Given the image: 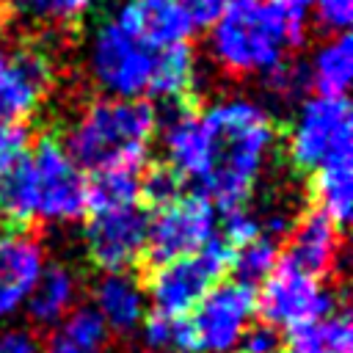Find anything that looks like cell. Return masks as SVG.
<instances>
[{"label":"cell","instance_id":"d6a6232c","mask_svg":"<svg viewBox=\"0 0 353 353\" xmlns=\"http://www.w3.org/2000/svg\"><path fill=\"white\" fill-rule=\"evenodd\" d=\"M182 3H185V11H188L190 22H193V30L196 28L210 30L221 19V14L226 11L229 0H182Z\"/></svg>","mask_w":353,"mask_h":353},{"label":"cell","instance_id":"3957f363","mask_svg":"<svg viewBox=\"0 0 353 353\" xmlns=\"http://www.w3.org/2000/svg\"><path fill=\"white\" fill-rule=\"evenodd\" d=\"M306 39V8L281 0H229L210 28V55L232 77H265Z\"/></svg>","mask_w":353,"mask_h":353},{"label":"cell","instance_id":"ba28073f","mask_svg":"<svg viewBox=\"0 0 353 353\" xmlns=\"http://www.w3.org/2000/svg\"><path fill=\"white\" fill-rule=\"evenodd\" d=\"M336 292L320 279L290 262H279L256 292V312L276 328H301L336 312Z\"/></svg>","mask_w":353,"mask_h":353},{"label":"cell","instance_id":"5b68a950","mask_svg":"<svg viewBox=\"0 0 353 353\" xmlns=\"http://www.w3.org/2000/svg\"><path fill=\"white\" fill-rule=\"evenodd\" d=\"M154 55L132 30L116 19L102 22L88 41V77L105 94L116 99H141L149 94Z\"/></svg>","mask_w":353,"mask_h":353},{"label":"cell","instance_id":"603a6c76","mask_svg":"<svg viewBox=\"0 0 353 353\" xmlns=\"http://www.w3.org/2000/svg\"><path fill=\"white\" fill-rule=\"evenodd\" d=\"M141 199V168H102L88 179V210H119L132 207Z\"/></svg>","mask_w":353,"mask_h":353},{"label":"cell","instance_id":"9a60e30c","mask_svg":"<svg viewBox=\"0 0 353 353\" xmlns=\"http://www.w3.org/2000/svg\"><path fill=\"white\" fill-rule=\"evenodd\" d=\"M113 19L152 50L185 44L193 33V22L182 0H127Z\"/></svg>","mask_w":353,"mask_h":353},{"label":"cell","instance_id":"1f68e13d","mask_svg":"<svg viewBox=\"0 0 353 353\" xmlns=\"http://www.w3.org/2000/svg\"><path fill=\"white\" fill-rule=\"evenodd\" d=\"M171 328H174V317H165V314H146L143 323H141V336H143V345L146 350H163V353H171Z\"/></svg>","mask_w":353,"mask_h":353},{"label":"cell","instance_id":"d590c367","mask_svg":"<svg viewBox=\"0 0 353 353\" xmlns=\"http://www.w3.org/2000/svg\"><path fill=\"white\" fill-rule=\"evenodd\" d=\"M0 39H3V8H0Z\"/></svg>","mask_w":353,"mask_h":353},{"label":"cell","instance_id":"ffe728a7","mask_svg":"<svg viewBox=\"0 0 353 353\" xmlns=\"http://www.w3.org/2000/svg\"><path fill=\"white\" fill-rule=\"evenodd\" d=\"M309 83L323 97H345L353 80V41L347 33L325 39L306 63Z\"/></svg>","mask_w":353,"mask_h":353},{"label":"cell","instance_id":"4fadbf2b","mask_svg":"<svg viewBox=\"0 0 353 353\" xmlns=\"http://www.w3.org/2000/svg\"><path fill=\"white\" fill-rule=\"evenodd\" d=\"M47 265L41 243L25 229H0V317L25 306Z\"/></svg>","mask_w":353,"mask_h":353},{"label":"cell","instance_id":"7a4b0ae2","mask_svg":"<svg viewBox=\"0 0 353 353\" xmlns=\"http://www.w3.org/2000/svg\"><path fill=\"white\" fill-rule=\"evenodd\" d=\"M88 212V179L66 146L41 135L0 176V221L6 229L30 223H74Z\"/></svg>","mask_w":353,"mask_h":353},{"label":"cell","instance_id":"d4e9b609","mask_svg":"<svg viewBox=\"0 0 353 353\" xmlns=\"http://www.w3.org/2000/svg\"><path fill=\"white\" fill-rule=\"evenodd\" d=\"M99 0H11L14 11L25 19L47 28H66L74 25L88 14V8Z\"/></svg>","mask_w":353,"mask_h":353},{"label":"cell","instance_id":"e575fe53","mask_svg":"<svg viewBox=\"0 0 353 353\" xmlns=\"http://www.w3.org/2000/svg\"><path fill=\"white\" fill-rule=\"evenodd\" d=\"M281 3H287V6H298V8H306V6H309V0H281Z\"/></svg>","mask_w":353,"mask_h":353},{"label":"cell","instance_id":"6da1fadb","mask_svg":"<svg viewBox=\"0 0 353 353\" xmlns=\"http://www.w3.org/2000/svg\"><path fill=\"white\" fill-rule=\"evenodd\" d=\"M199 121L204 163L196 182L201 193L221 212L245 207L276 146L273 116L248 97H223L199 110Z\"/></svg>","mask_w":353,"mask_h":353},{"label":"cell","instance_id":"cb8c5ba5","mask_svg":"<svg viewBox=\"0 0 353 353\" xmlns=\"http://www.w3.org/2000/svg\"><path fill=\"white\" fill-rule=\"evenodd\" d=\"M279 265V243L268 234L254 237L251 243H243L237 248H232V259H229V270L234 273V281L240 284H262Z\"/></svg>","mask_w":353,"mask_h":353},{"label":"cell","instance_id":"9c48e42d","mask_svg":"<svg viewBox=\"0 0 353 353\" xmlns=\"http://www.w3.org/2000/svg\"><path fill=\"white\" fill-rule=\"evenodd\" d=\"M218 232V210L204 193H182L154 210L146 232V256L154 265L196 254Z\"/></svg>","mask_w":353,"mask_h":353},{"label":"cell","instance_id":"30bf717a","mask_svg":"<svg viewBox=\"0 0 353 353\" xmlns=\"http://www.w3.org/2000/svg\"><path fill=\"white\" fill-rule=\"evenodd\" d=\"M256 314V292L240 281H218L188 314L196 353H234Z\"/></svg>","mask_w":353,"mask_h":353},{"label":"cell","instance_id":"8d00e7d4","mask_svg":"<svg viewBox=\"0 0 353 353\" xmlns=\"http://www.w3.org/2000/svg\"><path fill=\"white\" fill-rule=\"evenodd\" d=\"M143 353H163V350H143Z\"/></svg>","mask_w":353,"mask_h":353},{"label":"cell","instance_id":"7c38bea8","mask_svg":"<svg viewBox=\"0 0 353 353\" xmlns=\"http://www.w3.org/2000/svg\"><path fill=\"white\" fill-rule=\"evenodd\" d=\"M52 61L41 47L0 50V124L28 119L52 85Z\"/></svg>","mask_w":353,"mask_h":353},{"label":"cell","instance_id":"e0dca14e","mask_svg":"<svg viewBox=\"0 0 353 353\" xmlns=\"http://www.w3.org/2000/svg\"><path fill=\"white\" fill-rule=\"evenodd\" d=\"M77 298H80L77 273L63 262H52V265H44L39 281L33 284L25 301V309L30 323L41 328H55L77 306Z\"/></svg>","mask_w":353,"mask_h":353},{"label":"cell","instance_id":"ac0fdd59","mask_svg":"<svg viewBox=\"0 0 353 353\" xmlns=\"http://www.w3.org/2000/svg\"><path fill=\"white\" fill-rule=\"evenodd\" d=\"M312 179V199L314 210L331 218L336 226L347 223L353 210V149H342L323 160Z\"/></svg>","mask_w":353,"mask_h":353},{"label":"cell","instance_id":"484cf974","mask_svg":"<svg viewBox=\"0 0 353 353\" xmlns=\"http://www.w3.org/2000/svg\"><path fill=\"white\" fill-rule=\"evenodd\" d=\"M262 85H265V94L270 102L276 105H295V102H303L306 91H309V72L303 63H295V61H284L281 66H276L270 74L262 77Z\"/></svg>","mask_w":353,"mask_h":353},{"label":"cell","instance_id":"2e32d148","mask_svg":"<svg viewBox=\"0 0 353 353\" xmlns=\"http://www.w3.org/2000/svg\"><path fill=\"white\" fill-rule=\"evenodd\" d=\"M94 312L102 317L110 334L130 336L141 328L143 317L149 314L146 306V290L143 284L127 270V273H102L94 281L91 290Z\"/></svg>","mask_w":353,"mask_h":353},{"label":"cell","instance_id":"f546056e","mask_svg":"<svg viewBox=\"0 0 353 353\" xmlns=\"http://www.w3.org/2000/svg\"><path fill=\"white\" fill-rule=\"evenodd\" d=\"M234 353H281V334L276 325H270L265 320L251 323L243 331Z\"/></svg>","mask_w":353,"mask_h":353},{"label":"cell","instance_id":"83f0119b","mask_svg":"<svg viewBox=\"0 0 353 353\" xmlns=\"http://www.w3.org/2000/svg\"><path fill=\"white\" fill-rule=\"evenodd\" d=\"M223 240L237 248L243 243H251L254 237L262 234V223H259V215H254L248 207H237V210H229L223 212Z\"/></svg>","mask_w":353,"mask_h":353},{"label":"cell","instance_id":"5bb4252c","mask_svg":"<svg viewBox=\"0 0 353 353\" xmlns=\"http://www.w3.org/2000/svg\"><path fill=\"white\" fill-rule=\"evenodd\" d=\"M339 254L342 234L331 218H325L317 210H309L292 221L284 243V262L323 279L336 268Z\"/></svg>","mask_w":353,"mask_h":353},{"label":"cell","instance_id":"4316f807","mask_svg":"<svg viewBox=\"0 0 353 353\" xmlns=\"http://www.w3.org/2000/svg\"><path fill=\"white\" fill-rule=\"evenodd\" d=\"M182 182H185V179H182L171 165H165V163L152 165V168H146L143 176H141V199H143L149 207L160 210V207L171 204L174 199H179V196L185 193V185H182Z\"/></svg>","mask_w":353,"mask_h":353},{"label":"cell","instance_id":"277c9868","mask_svg":"<svg viewBox=\"0 0 353 353\" xmlns=\"http://www.w3.org/2000/svg\"><path fill=\"white\" fill-rule=\"evenodd\" d=\"M157 132V110L141 99L99 97L88 102L66 130V152L80 168H143Z\"/></svg>","mask_w":353,"mask_h":353},{"label":"cell","instance_id":"836d02e7","mask_svg":"<svg viewBox=\"0 0 353 353\" xmlns=\"http://www.w3.org/2000/svg\"><path fill=\"white\" fill-rule=\"evenodd\" d=\"M0 353H41V342L30 328L0 331Z\"/></svg>","mask_w":353,"mask_h":353},{"label":"cell","instance_id":"4dcf8cb0","mask_svg":"<svg viewBox=\"0 0 353 353\" xmlns=\"http://www.w3.org/2000/svg\"><path fill=\"white\" fill-rule=\"evenodd\" d=\"M314 17L328 33H345L353 19V0H309Z\"/></svg>","mask_w":353,"mask_h":353},{"label":"cell","instance_id":"8fae6325","mask_svg":"<svg viewBox=\"0 0 353 353\" xmlns=\"http://www.w3.org/2000/svg\"><path fill=\"white\" fill-rule=\"evenodd\" d=\"M149 215L143 207H119L94 212L85 223L88 259L102 273H127L146 256Z\"/></svg>","mask_w":353,"mask_h":353},{"label":"cell","instance_id":"8992f818","mask_svg":"<svg viewBox=\"0 0 353 353\" xmlns=\"http://www.w3.org/2000/svg\"><path fill=\"white\" fill-rule=\"evenodd\" d=\"M232 245L223 237H212L196 254L163 262L146 279V301L157 314L165 317H185L196 309V303L221 281L229 270Z\"/></svg>","mask_w":353,"mask_h":353},{"label":"cell","instance_id":"52a82bcc","mask_svg":"<svg viewBox=\"0 0 353 353\" xmlns=\"http://www.w3.org/2000/svg\"><path fill=\"white\" fill-rule=\"evenodd\" d=\"M350 105L347 97H306L298 102L287 130V157L295 171H314L331 154L350 149Z\"/></svg>","mask_w":353,"mask_h":353},{"label":"cell","instance_id":"44dd1931","mask_svg":"<svg viewBox=\"0 0 353 353\" xmlns=\"http://www.w3.org/2000/svg\"><path fill=\"white\" fill-rule=\"evenodd\" d=\"M196 83V55L185 44H174L165 50H157L154 55V72L149 83V94L165 105L185 102Z\"/></svg>","mask_w":353,"mask_h":353},{"label":"cell","instance_id":"7402d4cb","mask_svg":"<svg viewBox=\"0 0 353 353\" xmlns=\"http://www.w3.org/2000/svg\"><path fill=\"white\" fill-rule=\"evenodd\" d=\"M290 353H353V328L347 312H331L290 331Z\"/></svg>","mask_w":353,"mask_h":353},{"label":"cell","instance_id":"d6986e66","mask_svg":"<svg viewBox=\"0 0 353 353\" xmlns=\"http://www.w3.org/2000/svg\"><path fill=\"white\" fill-rule=\"evenodd\" d=\"M110 331L94 306H74L47 336L41 353H108Z\"/></svg>","mask_w":353,"mask_h":353},{"label":"cell","instance_id":"f1b7e54d","mask_svg":"<svg viewBox=\"0 0 353 353\" xmlns=\"http://www.w3.org/2000/svg\"><path fill=\"white\" fill-rule=\"evenodd\" d=\"M30 143V130L22 121L0 124V176L28 152Z\"/></svg>","mask_w":353,"mask_h":353}]
</instances>
